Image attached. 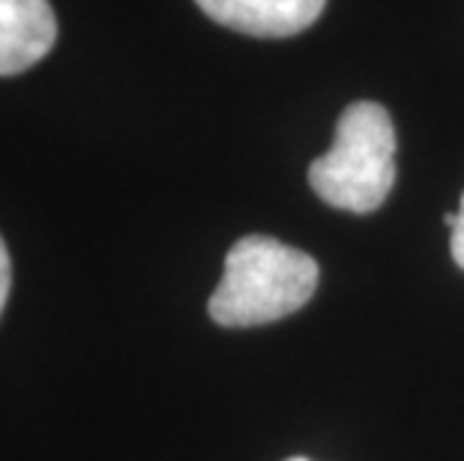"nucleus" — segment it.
Wrapping results in <instances>:
<instances>
[{"label":"nucleus","mask_w":464,"mask_h":461,"mask_svg":"<svg viewBox=\"0 0 464 461\" xmlns=\"http://www.w3.org/2000/svg\"><path fill=\"white\" fill-rule=\"evenodd\" d=\"M57 18L48 0H0V75L31 70L54 48Z\"/></svg>","instance_id":"nucleus-4"},{"label":"nucleus","mask_w":464,"mask_h":461,"mask_svg":"<svg viewBox=\"0 0 464 461\" xmlns=\"http://www.w3.org/2000/svg\"><path fill=\"white\" fill-rule=\"evenodd\" d=\"M314 195L335 210L374 213L396 186V126L378 102L342 111L333 147L312 162Z\"/></svg>","instance_id":"nucleus-2"},{"label":"nucleus","mask_w":464,"mask_h":461,"mask_svg":"<svg viewBox=\"0 0 464 461\" xmlns=\"http://www.w3.org/2000/svg\"><path fill=\"white\" fill-rule=\"evenodd\" d=\"M318 276L312 255L264 234H249L231 246L207 312L219 327H264L303 309L318 288Z\"/></svg>","instance_id":"nucleus-1"},{"label":"nucleus","mask_w":464,"mask_h":461,"mask_svg":"<svg viewBox=\"0 0 464 461\" xmlns=\"http://www.w3.org/2000/svg\"><path fill=\"white\" fill-rule=\"evenodd\" d=\"M216 24L246 36L282 39L318 22L327 0H195Z\"/></svg>","instance_id":"nucleus-3"},{"label":"nucleus","mask_w":464,"mask_h":461,"mask_svg":"<svg viewBox=\"0 0 464 461\" xmlns=\"http://www.w3.org/2000/svg\"><path fill=\"white\" fill-rule=\"evenodd\" d=\"M450 249H452V258H456V264L464 270V195H461V204L456 210V225H452Z\"/></svg>","instance_id":"nucleus-5"},{"label":"nucleus","mask_w":464,"mask_h":461,"mask_svg":"<svg viewBox=\"0 0 464 461\" xmlns=\"http://www.w3.org/2000/svg\"><path fill=\"white\" fill-rule=\"evenodd\" d=\"M285 461H309V458H303V456H294V458H285Z\"/></svg>","instance_id":"nucleus-7"},{"label":"nucleus","mask_w":464,"mask_h":461,"mask_svg":"<svg viewBox=\"0 0 464 461\" xmlns=\"http://www.w3.org/2000/svg\"><path fill=\"white\" fill-rule=\"evenodd\" d=\"M9 288H13V264H9L6 243L0 237V312H4L6 300H9Z\"/></svg>","instance_id":"nucleus-6"}]
</instances>
